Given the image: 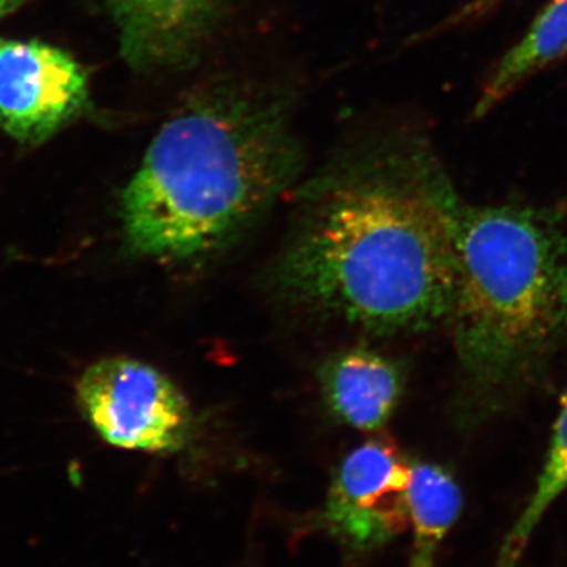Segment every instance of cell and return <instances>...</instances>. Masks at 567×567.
<instances>
[{
	"instance_id": "obj_1",
	"label": "cell",
	"mask_w": 567,
	"mask_h": 567,
	"mask_svg": "<svg viewBox=\"0 0 567 567\" xmlns=\"http://www.w3.org/2000/svg\"><path fill=\"white\" fill-rule=\"evenodd\" d=\"M456 208L420 148L349 153L301 193L279 265L284 289L372 333L429 328L453 309Z\"/></svg>"
},
{
	"instance_id": "obj_2",
	"label": "cell",
	"mask_w": 567,
	"mask_h": 567,
	"mask_svg": "<svg viewBox=\"0 0 567 567\" xmlns=\"http://www.w3.org/2000/svg\"><path fill=\"white\" fill-rule=\"evenodd\" d=\"M303 151L278 95L212 89L155 134L121 204L130 251L192 264L229 248L300 174Z\"/></svg>"
},
{
	"instance_id": "obj_3",
	"label": "cell",
	"mask_w": 567,
	"mask_h": 567,
	"mask_svg": "<svg viewBox=\"0 0 567 567\" xmlns=\"http://www.w3.org/2000/svg\"><path fill=\"white\" fill-rule=\"evenodd\" d=\"M451 317L466 371L496 383L567 333V230L528 208H461Z\"/></svg>"
},
{
	"instance_id": "obj_4",
	"label": "cell",
	"mask_w": 567,
	"mask_h": 567,
	"mask_svg": "<svg viewBox=\"0 0 567 567\" xmlns=\"http://www.w3.org/2000/svg\"><path fill=\"white\" fill-rule=\"evenodd\" d=\"M78 402L112 446L169 454L188 442L192 409L185 394L142 361L106 358L92 364L78 383Z\"/></svg>"
},
{
	"instance_id": "obj_5",
	"label": "cell",
	"mask_w": 567,
	"mask_h": 567,
	"mask_svg": "<svg viewBox=\"0 0 567 567\" xmlns=\"http://www.w3.org/2000/svg\"><path fill=\"white\" fill-rule=\"evenodd\" d=\"M410 476L412 465L393 443L354 447L336 472L320 525L352 557L379 550L410 527Z\"/></svg>"
},
{
	"instance_id": "obj_6",
	"label": "cell",
	"mask_w": 567,
	"mask_h": 567,
	"mask_svg": "<svg viewBox=\"0 0 567 567\" xmlns=\"http://www.w3.org/2000/svg\"><path fill=\"white\" fill-rule=\"evenodd\" d=\"M87 96V73L69 52L39 40H0V130L11 140H50Z\"/></svg>"
},
{
	"instance_id": "obj_7",
	"label": "cell",
	"mask_w": 567,
	"mask_h": 567,
	"mask_svg": "<svg viewBox=\"0 0 567 567\" xmlns=\"http://www.w3.org/2000/svg\"><path fill=\"white\" fill-rule=\"evenodd\" d=\"M134 69H177L200 51L226 0H104Z\"/></svg>"
},
{
	"instance_id": "obj_8",
	"label": "cell",
	"mask_w": 567,
	"mask_h": 567,
	"mask_svg": "<svg viewBox=\"0 0 567 567\" xmlns=\"http://www.w3.org/2000/svg\"><path fill=\"white\" fill-rule=\"evenodd\" d=\"M320 377L331 412L360 431L383 427L402 393L398 368L368 349L336 354L324 364Z\"/></svg>"
},
{
	"instance_id": "obj_9",
	"label": "cell",
	"mask_w": 567,
	"mask_h": 567,
	"mask_svg": "<svg viewBox=\"0 0 567 567\" xmlns=\"http://www.w3.org/2000/svg\"><path fill=\"white\" fill-rule=\"evenodd\" d=\"M567 54V0H550L516 47L498 62L477 100L473 117L494 111L536 71Z\"/></svg>"
},
{
	"instance_id": "obj_10",
	"label": "cell",
	"mask_w": 567,
	"mask_h": 567,
	"mask_svg": "<svg viewBox=\"0 0 567 567\" xmlns=\"http://www.w3.org/2000/svg\"><path fill=\"white\" fill-rule=\"evenodd\" d=\"M406 499L413 533L409 567H435L440 547L461 516V487L446 470L417 462L412 465Z\"/></svg>"
},
{
	"instance_id": "obj_11",
	"label": "cell",
	"mask_w": 567,
	"mask_h": 567,
	"mask_svg": "<svg viewBox=\"0 0 567 567\" xmlns=\"http://www.w3.org/2000/svg\"><path fill=\"white\" fill-rule=\"evenodd\" d=\"M567 491V394L561 402V410L554 436H551L550 450H548L546 464L537 477L533 495L529 496L527 506L522 511L516 524L507 533L503 546L496 557L495 567H517L527 550L529 540L535 535L537 525L540 524L550 506Z\"/></svg>"
},
{
	"instance_id": "obj_12",
	"label": "cell",
	"mask_w": 567,
	"mask_h": 567,
	"mask_svg": "<svg viewBox=\"0 0 567 567\" xmlns=\"http://www.w3.org/2000/svg\"><path fill=\"white\" fill-rule=\"evenodd\" d=\"M22 2L24 0H0V21L13 13L14 10L20 9Z\"/></svg>"
}]
</instances>
